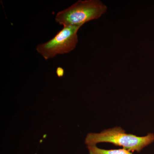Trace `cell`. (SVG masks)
<instances>
[{
    "label": "cell",
    "instance_id": "1",
    "mask_svg": "<svg viewBox=\"0 0 154 154\" xmlns=\"http://www.w3.org/2000/svg\"><path fill=\"white\" fill-rule=\"evenodd\" d=\"M154 141V134L149 133L146 136L138 137L126 133L120 127L105 130L99 133H90L86 137L85 143L88 146H96L100 143H109L119 146L131 152H140Z\"/></svg>",
    "mask_w": 154,
    "mask_h": 154
},
{
    "label": "cell",
    "instance_id": "2",
    "mask_svg": "<svg viewBox=\"0 0 154 154\" xmlns=\"http://www.w3.org/2000/svg\"><path fill=\"white\" fill-rule=\"evenodd\" d=\"M107 8L99 0H79L67 8L59 12L56 22L63 27L83 26L85 23L99 19Z\"/></svg>",
    "mask_w": 154,
    "mask_h": 154
},
{
    "label": "cell",
    "instance_id": "3",
    "mask_svg": "<svg viewBox=\"0 0 154 154\" xmlns=\"http://www.w3.org/2000/svg\"><path fill=\"white\" fill-rule=\"evenodd\" d=\"M81 27L64 26L49 41L37 45L36 51L45 60L71 52L78 44V32Z\"/></svg>",
    "mask_w": 154,
    "mask_h": 154
},
{
    "label": "cell",
    "instance_id": "4",
    "mask_svg": "<svg viewBox=\"0 0 154 154\" xmlns=\"http://www.w3.org/2000/svg\"><path fill=\"white\" fill-rule=\"evenodd\" d=\"M89 154H133L124 149L106 150L97 147L96 146H88Z\"/></svg>",
    "mask_w": 154,
    "mask_h": 154
},
{
    "label": "cell",
    "instance_id": "5",
    "mask_svg": "<svg viewBox=\"0 0 154 154\" xmlns=\"http://www.w3.org/2000/svg\"><path fill=\"white\" fill-rule=\"evenodd\" d=\"M56 73L58 76L62 77L63 75L64 71V69L62 68L61 67H58L57 69Z\"/></svg>",
    "mask_w": 154,
    "mask_h": 154
}]
</instances>
